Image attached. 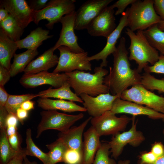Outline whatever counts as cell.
<instances>
[{
  "mask_svg": "<svg viewBox=\"0 0 164 164\" xmlns=\"http://www.w3.org/2000/svg\"><path fill=\"white\" fill-rule=\"evenodd\" d=\"M28 111L21 108L18 109L16 112V115L20 123L22 124H24V121L28 117Z\"/></svg>",
  "mask_w": 164,
  "mask_h": 164,
  "instance_id": "47",
  "label": "cell"
},
{
  "mask_svg": "<svg viewBox=\"0 0 164 164\" xmlns=\"http://www.w3.org/2000/svg\"><path fill=\"white\" fill-rule=\"evenodd\" d=\"M164 164V153L161 156L158 157L156 160L150 164Z\"/></svg>",
  "mask_w": 164,
  "mask_h": 164,
  "instance_id": "52",
  "label": "cell"
},
{
  "mask_svg": "<svg viewBox=\"0 0 164 164\" xmlns=\"http://www.w3.org/2000/svg\"><path fill=\"white\" fill-rule=\"evenodd\" d=\"M157 25L160 29L164 31V21L161 20L157 24Z\"/></svg>",
  "mask_w": 164,
  "mask_h": 164,
  "instance_id": "54",
  "label": "cell"
},
{
  "mask_svg": "<svg viewBox=\"0 0 164 164\" xmlns=\"http://www.w3.org/2000/svg\"><path fill=\"white\" fill-rule=\"evenodd\" d=\"M18 121V120L15 114L9 113L6 121V127L10 126L17 127Z\"/></svg>",
  "mask_w": 164,
  "mask_h": 164,
  "instance_id": "48",
  "label": "cell"
},
{
  "mask_svg": "<svg viewBox=\"0 0 164 164\" xmlns=\"http://www.w3.org/2000/svg\"><path fill=\"white\" fill-rule=\"evenodd\" d=\"M40 114L41 118L37 127V138L40 137L43 132L47 130L55 129L60 132H65L84 117L82 113L70 115L60 113L55 110L43 111Z\"/></svg>",
  "mask_w": 164,
  "mask_h": 164,
  "instance_id": "5",
  "label": "cell"
},
{
  "mask_svg": "<svg viewBox=\"0 0 164 164\" xmlns=\"http://www.w3.org/2000/svg\"><path fill=\"white\" fill-rule=\"evenodd\" d=\"M154 7L161 20L164 21V0H154Z\"/></svg>",
  "mask_w": 164,
  "mask_h": 164,
  "instance_id": "40",
  "label": "cell"
},
{
  "mask_svg": "<svg viewBox=\"0 0 164 164\" xmlns=\"http://www.w3.org/2000/svg\"><path fill=\"white\" fill-rule=\"evenodd\" d=\"M128 52L125 37L120 38L119 43L113 53V67H109V73L105 76L104 83L112 95L119 98L129 87L141 84V75L137 68L132 69L129 61Z\"/></svg>",
  "mask_w": 164,
  "mask_h": 164,
  "instance_id": "1",
  "label": "cell"
},
{
  "mask_svg": "<svg viewBox=\"0 0 164 164\" xmlns=\"http://www.w3.org/2000/svg\"><path fill=\"white\" fill-rule=\"evenodd\" d=\"M141 84L147 89L156 90L164 93V78L159 79L150 73L145 72L141 75Z\"/></svg>",
  "mask_w": 164,
  "mask_h": 164,
  "instance_id": "33",
  "label": "cell"
},
{
  "mask_svg": "<svg viewBox=\"0 0 164 164\" xmlns=\"http://www.w3.org/2000/svg\"><path fill=\"white\" fill-rule=\"evenodd\" d=\"M76 16V11L63 16L60 22L62 25V29L59 38L53 46L55 50L61 46L68 47L74 53H80L84 52L78 43V37L74 32V23Z\"/></svg>",
  "mask_w": 164,
  "mask_h": 164,
  "instance_id": "12",
  "label": "cell"
},
{
  "mask_svg": "<svg viewBox=\"0 0 164 164\" xmlns=\"http://www.w3.org/2000/svg\"><path fill=\"white\" fill-rule=\"evenodd\" d=\"M39 53L37 49L28 50L19 54H15L9 70L11 77H13L24 70L33 59Z\"/></svg>",
  "mask_w": 164,
  "mask_h": 164,
  "instance_id": "26",
  "label": "cell"
},
{
  "mask_svg": "<svg viewBox=\"0 0 164 164\" xmlns=\"http://www.w3.org/2000/svg\"><path fill=\"white\" fill-rule=\"evenodd\" d=\"M162 121H163V122L164 123V118L162 119Z\"/></svg>",
  "mask_w": 164,
  "mask_h": 164,
  "instance_id": "56",
  "label": "cell"
},
{
  "mask_svg": "<svg viewBox=\"0 0 164 164\" xmlns=\"http://www.w3.org/2000/svg\"><path fill=\"white\" fill-rule=\"evenodd\" d=\"M0 26L7 36L15 42L20 40L24 31V29L9 14L5 19L0 22Z\"/></svg>",
  "mask_w": 164,
  "mask_h": 164,
  "instance_id": "28",
  "label": "cell"
},
{
  "mask_svg": "<svg viewBox=\"0 0 164 164\" xmlns=\"http://www.w3.org/2000/svg\"><path fill=\"white\" fill-rule=\"evenodd\" d=\"M83 154L76 150L68 149L63 157V162L66 164H82Z\"/></svg>",
  "mask_w": 164,
  "mask_h": 164,
  "instance_id": "35",
  "label": "cell"
},
{
  "mask_svg": "<svg viewBox=\"0 0 164 164\" xmlns=\"http://www.w3.org/2000/svg\"><path fill=\"white\" fill-rule=\"evenodd\" d=\"M18 49L16 42L10 39L0 29V65L9 70L11 60Z\"/></svg>",
  "mask_w": 164,
  "mask_h": 164,
  "instance_id": "24",
  "label": "cell"
},
{
  "mask_svg": "<svg viewBox=\"0 0 164 164\" xmlns=\"http://www.w3.org/2000/svg\"><path fill=\"white\" fill-rule=\"evenodd\" d=\"M49 1L48 0H31L29 1L28 4L33 11H36L45 8Z\"/></svg>",
  "mask_w": 164,
  "mask_h": 164,
  "instance_id": "39",
  "label": "cell"
},
{
  "mask_svg": "<svg viewBox=\"0 0 164 164\" xmlns=\"http://www.w3.org/2000/svg\"><path fill=\"white\" fill-rule=\"evenodd\" d=\"M143 32L150 45L164 55V31L158 28L157 24L152 25Z\"/></svg>",
  "mask_w": 164,
  "mask_h": 164,
  "instance_id": "27",
  "label": "cell"
},
{
  "mask_svg": "<svg viewBox=\"0 0 164 164\" xmlns=\"http://www.w3.org/2000/svg\"><path fill=\"white\" fill-rule=\"evenodd\" d=\"M121 99L141 105H145L157 112L164 114V97L146 89L141 84L132 86L124 91Z\"/></svg>",
  "mask_w": 164,
  "mask_h": 164,
  "instance_id": "8",
  "label": "cell"
},
{
  "mask_svg": "<svg viewBox=\"0 0 164 164\" xmlns=\"http://www.w3.org/2000/svg\"><path fill=\"white\" fill-rule=\"evenodd\" d=\"M125 32L130 40L129 60L135 62L139 73L141 72L149 63L152 66L158 61L160 56L158 51L150 45L143 31L138 30L135 33L128 28Z\"/></svg>",
  "mask_w": 164,
  "mask_h": 164,
  "instance_id": "3",
  "label": "cell"
},
{
  "mask_svg": "<svg viewBox=\"0 0 164 164\" xmlns=\"http://www.w3.org/2000/svg\"><path fill=\"white\" fill-rule=\"evenodd\" d=\"M150 151L158 158L164 153V146L161 142H155L152 145Z\"/></svg>",
  "mask_w": 164,
  "mask_h": 164,
  "instance_id": "43",
  "label": "cell"
},
{
  "mask_svg": "<svg viewBox=\"0 0 164 164\" xmlns=\"http://www.w3.org/2000/svg\"><path fill=\"white\" fill-rule=\"evenodd\" d=\"M9 95L5 90L4 86L0 85V107H5Z\"/></svg>",
  "mask_w": 164,
  "mask_h": 164,
  "instance_id": "46",
  "label": "cell"
},
{
  "mask_svg": "<svg viewBox=\"0 0 164 164\" xmlns=\"http://www.w3.org/2000/svg\"><path fill=\"white\" fill-rule=\"evenodd\" d=\"M60 56L58 64L53 72L55 73L70 72L79 70H92L91 64L87 60L88 53H74L68 47L61 46L58 48Z\"/></svg>",
  "mask_w": 164,
  "mask_h": 164,
  "instance_id": "7",
  "label": "cell"
},
{
  "mask_svg": "<svg viewBox=\"0 0 164 164\" xmlns=\"http://www.w3.org/2000/svg\"><path fill=\"white\" fill-rule=\"evenodd\" d=\"M0 8L5 9L22 28L33 22V11L25 0H2Z\"/></svg>",
  "mask_w": 164,
  "mask_h": 164,
  "instance_id": "16",
  "label": "cell"
},
{
  "mask_svg": "<svg viewBox=\"0 0 164 164\" xmlns=\"http://www.w3.org/2000/svg\"><path fill=\"white\" fill-rule=\"evenodd\" d=\"M76 2L75 0H50L43 9L33 11V22L38 25L41 20L46 19L48 22L46 26L52 29L63 16L75 11Z\"/></svg>",
  "mask_w": 164,
  "mask_h": 164,
  "instance_id": "6",
  "label": "cell"
},
{
  "mask_svg": "<svg viewBox=\"0 0 164 164\" xmlns=\"http://www.w3.org/2000/svg\"><path fill=\"white\" fill-rule=\"evenodd\" d=\"M8 139L10 145L14 150L19 152L22 149L21 146L20 136L18 132L8 137Z\"/></svg>",
  "mask_w": 164,
  "mask_h": 164,
  "instance_id": "38",
  "label": "cell"
},
{
  "mask_svg": "<svg viewBox=\"0 0 164 164\" xmlns=\"http://www.w3.org/2000/svg\"><path fill=\"white\" fill-rule=\"evenodd\" d=\"M113 0H89L76 11L74 29H87L91 23Z\"/></svg>",
  "mask_w": 164,
  "mask_h": 164,
  "instance_id": "11",
  "label": "cell"
},
{
  "mask_svg": "<svg viewBox=\"0 0 164 164\" xmlns=\"http://www.w3.org/2000/svg\"><path fill=\"white\" fill-rule=\"evenodd\" d=\"M21 151H16L11 146L9 142L6 129L0 130V164H7Z\"/></svg>",
  "mask_w": 164,
  "mask_h": 164,
  "instance_id": "30",
  "label": "cell"
},
{
  "mask_svg": "<svg viewBox=\"0 0 164 164\" xmlns=\"http://www.w3.org/2000/svg\"><path fill=\"white\" fill-rule=\"evenodd\" d=\"M8 12L4 8H0V22L5 19L9 16Z\"/></svg>",
  "mask_w": 164,
  "mask_h": 164,
  "instance_id": "51",
  "label": "cell"
},
{
  "mask_svg": "<svg viewBox=\"0 0 164 164\" xmlns=\"http://www.w3.org/2000/svg\"><path fill=\"white\" fill-rule=\"evenodd\" d=\"M111 111L115 114L125 113L135 116L145 115L154 120L164 118V114L157 112L147 106L124 100L119 97L114 101Z\"/></svg>",
  "mask_w": 164,
  "mask_h": 164,
  "instance_id": "17",
  "label": "cell"
},
{
  "mask_svg": "<svg viewBox=\"0 0 164 164\" xmlns=\"http://www.w3.org/2000/svg\"><path fill=\"white\" fill-rule=\"evenodd\" d=\"M23 164H37V163L35 161H30L27 158L26 156L24 158Z\"/></svg>",
  "mask_w": 164,
  "mask_h": 164,
  "instance_id": "53",
  "label": "cell"
},
{
  "mask_svg": "<svg viewBox=\"0 0 164 164\" xmlns=\"http://www.w3.org/2000/svg\"><path fill=\"white\" fill-rule=\"evenodd\" d=\"M83 158L82 164H93L101 144L100 136L92 126L84 133Z\"/></svg>",
  "mask_w": 164,
  "mask_h": 164,
  "instance_id": "21",
  "label": "cell"
},
{
  "mask_svg": "<svg viewBox=\"0 0 164 164\" xmlns=\"http://www.w3.org/2000/svg\"><path fill=\"white\" fill-rule=\"evenodd\" d=\"M6 132L8 137L14 135L18 132L17 127L13 126H7Z\"/></svg>",
  "mask_w": 164,
  "mask_h": 164,
  "instance_id": "50",
  "label": "cell"
},
{
  "mask_svg": "<svg viewBox=\"0 0 164 164\" xmlns=\"http://www.w3.org/2000/svg\"><path fill=\"white\" fill-rule=\"evenodd\" d=\"M136 0H119L114 2L110 6L112 9L115 8L117 10L115 12V15H122L125 12L124 11L126 8L130 4H132Z\"/></svg>",
  "mask_w": 164,
  "mask_h": 164,
  "instance_id": "37",
  "label": "cell"
},
{
  "mask_svg": "<svg viewBox=\"0 0 164 164\" xmlns=\"http://www.w3.org/2000/svg\"><path fill=\"white\" fill-rule=\"evenodd\" d=\"M158 158L151 151L142 154L140 157V163L150 164L154 162Z\"/></svg>",
  "mask_w": 164,
  "mask_h": 164,
  "instance_id": "42",
  "label": "cell"
},
{
  "mask_svg": "<svg viewBox=\"0 0 164 164\" xmlns=\"http://www.w3.org/2000/svg\"><path fill=\"white\" fill-rule=\"evenodd\" d=\"M126 11L127 26L133 32L145 30L161 20L155 11L153 0H136Z\"/></svg>",
  "mask_w": 164,
  "mask_h": 164,
  "instance_id": "4",
  "label": "cell"
},
{
  "mask_svg": "<svg viewBox=\"0 0 164 164\" xmlns=\"http://www.w3.org/2000/svg\"><path fill=\"white\" fill-rule=\"evenodd\" d=\"M38 106L45 110H59L69 113L76 111L86 112V109L74 102L64 100H53L39 97L37 100Z\"/></svg>",
  "mask_w": 164,
  "mask_h": 164,
  "instance_id": "22",
  "label": "cell"
},
{
  "mask_svg": "<svg viewBox=\"0 0 164 164\" xmlns=\"http://www.w3.org/2000/svg\"><path fill=\"white\" fill-rule=\"evenodd\" d=\"M163 134L164 135V129L163 130Z\"/></svg>",
  "mask_w": 164,
  "mask_h": 164,
  "instance_id": "57",
  "label": "cell"
},
{
  "mask_svg": "<svg viewBox=\"0 0 164 164\" xmlns=\"http://www.w3.org/2000/svg\"><path fill=\"white\" fill-rule=\"evenodd\" d=\"M53 47L45 51L36 59L32 60L24 70V74H31L43 71H48L57 65L59 57L54 54Z\"/></svg>",
  "mask_w": 164,
  "mask_h": 164,
  "instance_id": "19",
  "label": "cell"
},
{
  "mask_svg": "<svg viewBox=\"0 0 164 164\" xmlns=\"http://www.w3.org/2000/svg\"><path fill=\"white\" fill-rule=\"evenodd\" d=\"M115 114L110 110L105 112L100 116L92 117L90 121L91 126L100 137L113 135L125 130L132 119V118L125 115L118 117Z\"/></svg>",
  "mask_w": 164,
  "mask_h": 164,
  "instance_id": "9",
  "label": "cell"
},
{
  "mask_svg": "<svg viewBox=\"0 0 164 164\" xmlns=\"http://www.w3.org/2000/svg\"><path fill=\"white\" fill-rule=\"evenodd\" d=\"M9 113L5 107H0V129H6V121Z\"/></svg>",
  "mask_w": 164,
  "mask_h": 164,
  "instance_id": "44",
  "label": "cell"
},
{
  "mask_svg": "<svg viewBox=\"0 0 164 164\" xmlns=\"http://www.w3.org/2000/svg\"><path fill=\"white\" fill-rule=\"evenodd\" d=\"M67 80L65 73L43 71L34 74H24L19 81L21 85L26 88H33L46 84L56 88L61 87Z\"/></svg>",
  "mask_w": 164,
  "mask_h": 164,
  "instance_id": "13",
  "label": "cell"
},
{
  "mask_svg": "<svg viewBox=\"0 0 164 164\" xmlns=\"http://www.w3.org/2000/svg\"><path fill=\"white\" fill-rule=\"evenodd\" d=\"M39 96L38 94H27L20 95L9 94L5 107L9 113L16 115L17 110L20 108L21 104L24 102L28 100H31Z\"/></svg>",
  "mask_w": 164,
  "mask_h": 164,
  "instance_id": "32",
  "label": "cell"
},
{
  "mask_svg": "<svg viewBox=\"0 0 164 164\" xmlns=\"http://www.w3.org/2000/svg\"><path fill=\"white\" fill-rule=\"evenodd\" d=\"M26 145L25 149L26 156L35 157L41 160L43 164H49V159L47 153L41 151L35 144L32 138V131L27 128L26 133Z\"/></svg>",
  "mask_w": 164,
  "mask_h": 164,
  "instance_id": "31",
  "label": "cell"
},
{
  "mask_svg": "<svg viewBox=\"0 0 164 164\" xmlns=\"http://www.w3.org/2000/svg\"><path fill=\"white\" fill-rule=\"evenodd\" d=\"M94 72V73L91 74L75 70L65 73L71 87L78 96L84 94L96 97L109 93L108 87L104 83V78L108 74V71L100 66L96 67Z\"/></svg>",
  "mask_w": 164,
  "mask_h": 164,
  "instance_id": "2",
  "label": "cell"
},
{
  "mask_svg": "<svg viewBox=\"0 0 164 164\" xmlns=\"http://www.w3.org/2000/svg\"><path fill=\"white\" fill-rule=\"evenodd\" d=\"M70 88L69 82L67 81L59 88L52 89V87H50L46 90L39 92L38 94L39 97L54 98L82 104L83 101L72 91Z\"/></svg>",
  "mask_w": 164,
  "mask_h": 164,
  "instance_id": "25",
  "label": "cell"
},
{
  "mask_svg": "<svg viewBox=\"0 0 164 164\" xmlns=\"http://www.w3.org/2000/svg\"><path fill=\"white\" fill-rule=\"evenodd\" d=\"M26 156L25 149H22V150L7 164H23L24 158Z\"/></svg>",
  "mask_w": 164,
  "mask_h": 164,
  "instance_id": "45",
  "label": "cell"
},
{
  "mask_svg": "<svg viewBox=\"0 0 164 164\" xmlns=\"http://www.w3.org/2000/svg\"><path fill=\"white\" fill-rule=\"evenodd\" d=\"M92 118L90 116L79 125L71 127L65 132H60L58 138L65 144L68 149L76 150L83 154L82 135L85 128Z\"/></svg>",
  "mask_w": 164,
  "mask_h": 164,
  "instance_id": "20",
  "label": "cell"
},
{
  "mask_svg": "<svg viewBox=\"0 0 164 164\" xmlns=\"http://www.w3.org/2000/svg\"><path fill=\"white\" fill-rule=\"evenodd\" d=\"M130 161L129 160H120L118 162L117 164H130Z\"/></svg>",
  "mask_w": 164,
  "mask_h": 164,
  "instance_id": "55",
  "label": "cell"
},
{
  "mask_svg": "<svg viewBox=\"0 0 164 164\" xmlns=\"http://www.w3.org/2000/svg\"><path fill=\"white\" fill-rule=\"evenodd\" d=\"M114 14V9L108 6L88 27V33L91 36H102L107 38L117 27Z\"/></svg>",
  "mask_w": 164,
  "mask_h": 164,
  "instance_id": "14",
  "label": "cell"
},
{
  "mask_svg": "<svg viewBox=\"0 0 164 164\" xmlns=\"http://www.w3.org/2000/svg\"><path fill=\"white\" fill-rule=\"evenodd\" d=\"M121 17L118 24L115 30L107 38L106 44L103 49L98 53L88 57L87 60L89 61L92 60H101L100 66L102 67L107 66L108 56L115 51L117 47L115 45L117 41L121 36V32L124 28L127 26V13L126 11L123 13Z\"/></svg>",
  "mask_w": 164,
  "mask_h": 164,
  "instance_id": "18",
  "label": "cell"
},
{
  "mask_svg": "<svg viewBox=\"0 0 164 164\" xmlns=\"http://www.w3.org/2000/svg\"><path fill=\"white\" fill-rule=\"evenodd\" d=\"M49 31L38 27L30 31L25 38L16 42L19 49L36 50L43 43V41L51 38L53 35H49Z\"/></svg>",
  "mask_w": 164,
  "mask_h": 164,
  "instance_id": "23",
  "label": "cell"
},
{
  "mask_svg": "<svg viewBox=\"0 0 164 164\" xmlns=\"http://www.w3.org/2000/svg\"><path fill=\"white\" fill-rule=\"evenodd\" d=\"M110 147L108 143H101L94 158L93 164H117L115 161L109 157Z\"/></svg>",
  "mask_w": 164,
  "mask_h": 164,
  "instance_id": "34",
  "label": "cell"
},
{
  "mask_svg": "<svg viewBox=\"0 0 164 164\" xmlns=\"http://www.w3.org/2000/svg\"><path fill=\"white\" fill-rule=\"evenodd\" d=\"M20 108L28 111L34 108V102L30 100L24 102L21 105Z\"/></svg>",
  "mask_w": 164,
  "mask_h": 164,
  "instance_id": "49",
  "label": "cell"
},
{
  "mask_svg": "<svg viewBox=\"0 0 164 164\" xmlns=\"http://www.w3.org/2000/svg\"><path fill=\"white\" fill-rule=\"evenodd\" d=\"M46 146L49 150L48 153L49 164L63 162L64 154L68 148L62 140L58 138L56 141Z\"/></svg>",
  "mask_w": 164,
  "mask_h": 164,
  "instance_id": "29",
  "label": "cell"
},
{
  "mask_svg": "<svg viewBox=\"0 0 164 164\" xmlns=\"http://www.w3.org/2000/svg\"><path fill=\"white\" fill-rule=\"evenodd\" d=\"M11 77L9 70L0 65V85L4 86Z\"/></svg>",
  "mask_w": 164,
  "mask_h": 164,
  "instance_id": "41",
  "label": "cell"
},
{
  "mask_svg": "<svg viewBox=\"0 0 164 164\" xmlns=\"http://www.w3.org/2000/svg\"><path fill=\"white\" fill-rule=\"evenodd\" d=\"M80 96L83 101L82 104L88 114L92 117L101 116L105 112L111 110L113 103L118 96L109 93L92 97L83 94Z\"/></svg>",
  "mask_w": 164,
  "mask_h": 164,
  "instance_id": "15",
  "label": "cell"
},
{
  "mask_svg": "<svg viewBox=\"0 0 164 164\" xmlns=\"http://www.w3.org/2000/svg\"><path fill=\"white\" fill-rule=\"evenodd\" d=\"M135 117L133 116L132 118V127L129 130L113 135L111 140L108 142L111 156L114 159H117L121 155L124 147L127 144L136 147L145 140L143 133L137 129V121H135Z\"/></svg>",
  "mask_w": 164,
  "mask_h": 164,
  "instance_id": "10",
  "label": "cell"
},
{
  "mask_svg": "<svg viewBox=\"0 0 164 164\" xmlns=\"http://www.w3.org/2000/svg\"><path fill=\"white\" fill-rule=\"evenodd\" d=\"M145 72L164 74V55L159 56L158 61L153 65L147 66L143 69Z\"/></svg>",
  "mask_w": 164,
  "mask_h": 164,
  "instance_id": "36",
  "label": "cell"
}]
</instances>
